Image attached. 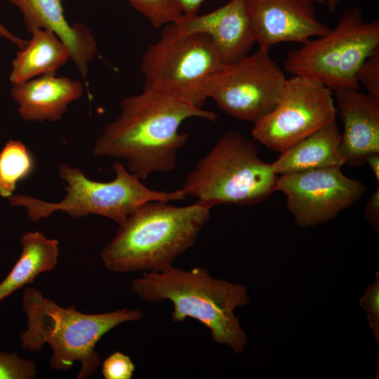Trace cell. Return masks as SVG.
Returning a JSON list of instances; mask_svg holds the SVG:
<instances>
[{"instance_id": "8", "label": "cell", "mask_w": 379, "mask_h": 379, "mask_svg": "<svg viewBox=\"0 0 379 379\" xmlns=\"http://www.w3.org/2000/svg\"><path fill=\"white\" fill-rule=\"evenodd\" d=\"M221 65L219 53L207 35L181 32L171 23L164 27L160 39L147 48L140 69L143 88L168 91L183 98Z\"/></svg>"}, {"instance_id": "11", "label": "cell", "mask_w": 379, "mask_h": 379, "mask_svg": "<svg viewBox=\"0 0 379 379\" xmlns=\"http://www.w3.org/2000/svg\"><path fill=\"white\" fill-rule=\"evenodd\" d=\"M255 43L270 50L280 43H305L331 29L316 15L312 0H246Z\"/></svg>"}, {"instance_id": "1", "label": "cell", "mask_w": 379, "mask_h": 379, "mask_svg": "<svg viewBox=\"0 0 379 379\" xmlns=\"http://www.w3.org/2000/svg\"><path fill=\"white\" fill-rule=\"evenodd\" d=\"M120 114L107 124L93 148L96 157L126 161L140 180L155 173L172 171L188 133L179 131L187 119L216 121L218 115L168 91L145 89L122 99Z\"/></svg>"}, {"instance_id": "9", "label": "cell", "mask_w": 379, "mask_h": 379, "mask_svg": "<svg viewBox=\"0 0 379 379\" xmlns=\"http://www.w3.org/2000/svg\"><path fill=\"white\" fill-rule=\"evenodd\" d=\"M333 91L322 83L293 75L287 79L277 106L253 123L251 135L266 147L281 152L336 120Z\"/></svg>"}, {"instance_id": "30", "label": "cell", "mask_w": 379, "mask_h": 379, "mask_svg": "<svg viewBox=\"0 0 379 379\" xmlns=\"http://www.w3.org/2000/svg\"><path fill=\"white\" fill-rule=\"evenodd\" d=\"M365 163L371 170L378 184L379 182V153H372L365 159Z\"/></svg>"}, {"instance_id": "31", "label": "cell", "mask_w": 379, "mask_h": 379, "mask_svg": "<svg viewBox=\"0 0 379 379\" xmlns=\"http://www.w3.org/2000/svg\"><path fill=\"white\" fill-rule=\"evenodd\" d=\"M341 0H325L327 8L331 13H333L338 9Z\"/></svg>"}, {"instance_id": "7", "label": "cell", "mask_w": 379, "mask_h": 379, "mask_svg": "<svg viewBox=\"0 0 379 379\" xmlns=\"http://www.w3.org/2000/svg\"><path fill=\"white\" fill-rule=\"evenodd\" d=\"M286 81L269 50L258 48L235 62L221 65L183 98L198 107L211 98L228 115L253 124L277 106Z\"/></svg>"}, {"instance_id": "32", "label": "cell", "mask_w": 379, "mask_h": 379, "mask_svg": "<svg viewBox=\"0 0 379 379\" xmlns=\"http://www.w3.org/2000/svg\"><path fill=\"white\" fill-rule=\"evenodd\" d=\"M314 1L315 4H324L325 5L326 1L325 0H312Z\"/></svg>"}, {"instance_id": "5", "label": "cell", "mask_w": 379, "mask_h": 379, "mask_svg": "<svg viewBox=\"0 0 379 379\" xmlns=\"http://www.w3.org/2000/svg\"><path fill=\"white\" fill-rule=\"evenodd\" d=\"M278 176L271 164L260 157L253 140L232 131L196 164L180 189L211 208L220 204L252 205L277 191Z\"/></svg>"}, {"instance_id": "16", "label": "cell", "mask_w": 379, "mask_h": 379, "mask_svg": "<svg viewBox=\"0 0 379 379\" xmlns=\"http://www.w3.org/2000/svg\"><path fill=\"white\" fill-rule=\"evenodd\" d=\"M84 84L67 77L44 75L14 84L11 95L26 121L56 122L84 93Z\"/></svg>"}, {"instance_id": "6", "label": "cell", "mask_w": 379, "mask_h": 379, "mask_svg": "<svg viewBox=\"0 0 379 379\" xmlns=\"http://www.w3.org/2000/svg\"><path fill=\"white\" fill-rule=\"evenodd\" d=\"M113 170L115 175L112 180L99 182L87 178L77 167L61 164L58 174L66 184V194L62 200L50 202L13 194L8 198V201L12 206L25 208L27 218L32 222L61 211L73 218L100 215L119 225L143 203L176 201L187 197L180 189L165 192L147 187L119 161L114 162Z\"/></svg>"}, {"instance_id": "4", "label": "cell", "mask_w": 379, "mask_h": 379, "mask_svg": "<svg viewBox=\"0 0 379 379\" xmlns=\"http://www.w3.org/2000/svg\"><path fill=\"white\" fill-rule=\"evenodd\" d=\"M26 328L20 334V345L29 352H40L45 345L52 350L51 367L57 371L80 364L77 379L90 378L100 365L96 345L111 330L126 322L138 321L136 309L88 314L74 307H63L38 289L26 287L22 297Z\"/></svg>"}, {"instance_id": "15", "label": "cell", "mask_w": 379, "mask_h": 379, "mask_svg": "<svg viewBox=\"0 0 379 379\" xmlns=\"http://www.w3.org/2000/svg\"><path fill=\"white\" fill-rule=\"evenodd\" d=\"M22 13L27 30L46 29L55 33L68 47L71 60L84 79L88 73L90 63L98 54V47L92 32L81 24L67 20L62 0H6Z\"/></svg>"}, {"instance_id": "25", "label": "cell", "mask_w": 379, "mask_h": 379, "mask_svg": "<svg viewBox=\"0 0 379 379\" xmlns=\"http://www.w3.org/2000/svg\"><path fill=\"white\" fill-rule=\"evenodd\" d=\"M359 305L366 313L368 323L375 340L379 343V272L375 273L373 282L368 285L360 298Z\"/></svg>"}, {"instance_id": "17", "label": "cell", "mask_w": 379, "mask_h": 379, "mask_svg": "<svg viewBox=\"0 0 379 379\" xmlns=\"http://www.w3.org/2000/svg\"><path fill=\"white\" fill-rule=\"evenodd\" d=\"M341 133L336 120L281 152L271 164L274 172L284 175L345 164L341 150Z\"/></svg>"}, {"instance_id": "28", "label": "cell", "mask_w": 379, "mask_h": 379, "mask_svg": "<svg viewBox=\"0 0 379 379\" xmlns=\"http://www.w3.org/2000/svg\"><path fill=\"white\" fill-rule=\"evenodd\" d=\"M206 0H179L180 8L183 15H192L197 14L201 4Z\"/></svg>"}, {"instance_id": "20", "label": "cell", "mask_w": 379, "mask_h": 379, "mask_svg": "<svg viewBox=\"0 0 379 379\" xmlns=\"http://www.w3.org/2000/svg\"><path fill=\"white\" fill-rule=\"evenodd\" d=\"M379 47V21H365L361 9L347 35L333 91L360 89L357 73L365 59Z\"/></svg>"}, {"instance_id": "29", "label": "cell", "mask_w": 379, "mask_h": 379, "mask_svg": "<svg viewBox=\"0 0 379 379\" xmlns=\"http://www.w3.org/2000/svg\"><path fill=\"white\" fill-rule=\"evenodd\" d=\"M0 37L4 38L10 41L12 44L17 46L19 49L22 48L27 42V40H25L11 32L1 22Z\"/></svg>"}, {"instance_id": "12", "label": "cell", "mask_w": 379, "mask_h": 379, "mask_svg": "<svg viewBox=\"0 0 379 379\" xmlns=\"http://www.w3.org/2000/svg\"><path fill=\"white\" fill-rule=\"evenodd\" d=\"M173 24L181 32L207 35L218 50L222 64L248 55L255 43L246 0H230L204 15H182Z\"/></svg>"}, {"instance_id": "10", "label": "cell", "mask_w": 379, "mask_h": 379, "mask_svg": "<svg viewBox=\"0 0 379 379\" xmlns=\"http://www.w3.org/2000/svg\"><path fill=\"white\" fill-rule=\"evenodd\" d=\"M341 166H331L278 176L288 210L300 227L306 229L336 217L366 191L365 185L346 176Z\"/></svg>"}, {"instance_id": "13", "label": "cell", "mask_w": 379, "mask_h": 379, "mask_svg": "<svg viewBox=\"0 0 379 379\" xmlns=\"http://www.w3.org/2000/svg\"><path fill=\"white\" fill-rule=\"evenodd\" d=\"M335 98L343 125L340 146L345 164L361 166L368 155L379 153V99L360 89L335 91Z\"/></svg>"}, {"instance_id": "2", "label": "cell", "mask_w": 379, "mask_h": 379, "mask_svg": "<svg viewBox=\"0 0 379 379\" xmlns=\"http://www.w3.org/2000/svg\"><path fill=\"white\" fill-rule=\"evenodd\" d=\"M211 209L197 201L182 206L161 201L140 204L102 249L104 266L116 273L154 272L173 266L195 243Z\"/></svg>"}, {"instance_id": "18", "label": "cell", "mask_w": 379, "mask_h": 379, "mask_svg": "<svg viewBox=\"0 0 379 379\" xmlns=\"http://www.w3.org/2000/svg\"><path fill=\"white\" fill-rule=\"evenodd\" d=\"M19 49L11 65L10 81L20 84L44 75H55L71 59L67 45L53 32L36 29Z\"/></svg>"}, {"instance_id": "3", "label": "cell", "mask_w": 379, "mask_h": 379, "mask_svg": "<svg viewBox=\"0 0 379 379\" xmlns=\"http://www.w3.org/2000/svg\"><path fill=\"white\" fill-rule=\"evenodd\" d=\"M131 288L151 303L170 301L173 321L195 319L209 330L213 342L227 345L237 354L244 352L248 335L234 314L236 308L250 300L243 284L214 278L202 267L186 270L173 265L142 272L131 282Z\"/></svg>"}, {"instance_id": "33", "label": "cell", "mask_w": 379, "mask_h": 379, "mask_svg": "<svg viewBox=\"0 0 379 379\" xmlns=\"http://www.w3.org/2000/svg\"></svg>"}, {"instance_id": "22", "label": "cell", "mask_w": 379, "mask_h": 379, "mask_svg": "<svg viewBox=\"0 0 379 379\" xmlns=\"http://www.w3.org/2000/svg\"><path fill=\"white\" fill-rule=\"evenodd\" d=\"M155 28L178 21L182 15L179 0H127Z\"/></svg>"}, {"instance_id": "26", "label": "cell", "mask_w": 379, "mask_h": 379, "mask_svg": "<svg viewBox=\"0 0 379 379\" xmlns=\"http://www.w3.org/2000/svg\"><path fill=\"white\" fill-rule=\"evenodd\" d=\"M134 371L131 359L119 351L112 353L102 364L101 372L105 379H131Z\"/></svg>"}, {"instance_id": "21", "label": "cell", "mask_w": 379, "mask_h": 379, "mask_svg": "<svg viewBox=\"0 0 379 379\" xmlns=\"http://www.w3.org/2000/svg\"><path fill=\"white\" fill-rule=\"evenodd\" d=\"M35 168L32 152L20 140H10L0 151V196L13 194L18 182L28 178Z\"/></svg>"}, {"instance_id": "14", "label": "cell", "mask_w": 379, "mask_h": 379, "mask_svg": "<svg viewBox=\"0 0 379 379\" xmlns=\"http://www.w3.org/2000/svg\"><path fill=\"white\" fill-rule=\"evenodd\" d=\"M359 9L345 8L335 28L290 51L284 62V69L293 76L318 81L333 91L344 46Z\"/></svg>"}, {"instance_id": "19", "label": "cell", "mask_w": 379, "mask_h": 379, "mask_svg": "<svg viewBox=\"0 0 379 379\" xmlns=\"http://www.w3.org/2000/svg\"><path fill=\"white\" fill-rule=\"evenodd\" d=\"M20 258L0 282V302L22 287L32 284L40 274L53 270L59 256V242L38 232L24 233Z\"/></svg>"}, {"instance_id": "27", "label": "cell", "mask_w": 379, "mask_h": 379, "mask_svg": "<svg viewBox=\"0 0 379 379\" xmlns=\"http://www.w3.org/2000/svg\"><path fill=\"white\" fill-rule=\"evenodd\" d=\"M365 218L373 228L378 233L379 230V188L371 194L364 208Z\"/></svg>"}, {"instance_id": "24", "label": "cell", "mask_w": 379, "mask_h": 379, "mask_svg": "<svg viewBox=\"0 0 379 379\" xmlns=\"http://www.w3.org/2000/svg\"><path fill=\"white\" fill-rule=\"evenodd\" d=\"M357 80L369 95L379 99V47L375 49L360 65Z\"/></svg>"}, {"instance_id": "23", "label": "cell", "mask_w": 379, "mask_h": 379, "mask_svg": "<svg viewBox=\"0 0 379 379\" xmlns=\"http://www.w3.org/2000/svg\"><path fill=\"white\" fill-rule=\"evenodd\" d=\"M36 363L21 357L17 352L0 351V379H34Z\"/></svg>"}]
</instances>
